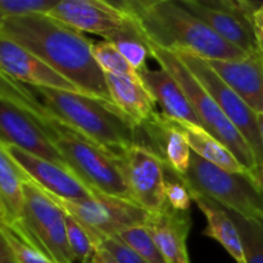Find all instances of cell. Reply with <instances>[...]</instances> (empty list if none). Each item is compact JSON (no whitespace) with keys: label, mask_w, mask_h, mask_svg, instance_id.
Listing matches in <instances>:
<instances>
[{"label":"cell","mask_w":263,"mask_h":263,"mask_svg":"<svg viewBox=\"0 0 263 263\" xmlns=\"http://www.w3.org/2000/svg\"><path fill=\"white\" fill-rule=\"evenodd\" d=\"M0 39L35 54L84 94L112 102L105 73L92 54L94 44L79 31L48 14H32L0 20Z\"/></svg>","instance_id":"obj_1"},{"label":"cell","mask_w":263,"mask_h":263,"mask_svg":"<svg viewBox=\"0 0 263 263\" xmlns=\"http://www.w3.org/2000/svg\"><path fill=\"white\" fill-rule=\"evenodd\" d=\"M136 22L145 41L171 51H186L205 61L247 58L193 14L180 0H123L113 2Z\"/></svg>","instance_id":"obj_2"},{"label":"cell","mask_w":263,"mask_h":263,"mask_svg":"<svg viewBox=\"0 0 263 263\" xmlns=\"http://www.w3.org/2000/svg\"><path fill=\"white\" fill-rule=\"evenodd\" d=\"M39 102L64 125L86 136L120 159L128 148L140 143V127L115 103L79 92L32 87Z\"/></svg>","instance_id":"obj_3"},{"label":"cell","mask_w":263,"mask_h":263,"mask_svg":"<svg viewBox=\"0 0 263 263\" xmlns=\"http://www.w3.org/2000/svg\"><path fill=\"white\" fill-rule=\"evenodd\" d=\"M148 46L152 58L158 62L161 68L170 72L182 87L202 123V127L222 141L247 170L251 172L254 171L258 164L251 145L243 138L240 131L226 117L220 105L211 97L199 80L177 58L174 51L158 48L152 44H148Z\"/></svg>","instance_id":"obj_4"},{"label":"cell","mask_w":263,"mask_h":263,"mask_svg":"<svg viewBox=\"0 0 263 263\" xmlns=\"http://www.w3.org/2000/svg\"><path fill=\"white\" fill-rule=\"evenodd\" d=\"M175 177L189 192L199 193L231 212L263 222V189L253 172L236 174L226 171L192 153L186 175Z\"/></svg>","instance_id":"obj_5"},{"label":"cell","mask_w":263,"mask_h":263,"mask_svg":"<svg viewBox=\"0 0 263 263\" xmlns=\"http://www.w3.org/2000/svg\"><path fill=\"white\" fill-rule=\"evenodd\" d=\"M25 212L20 222L4 226L54 263H74L67 240L66 212L28 177L23 182Z\"/></svg>","instance_id":"obj_6"},{"label":"cell","mask_w":263,"mask_h":263,"mask_svg":"<svg viewBox=\"0 0 263 263\" xmlns=\"http://www.w3.org/2000/svg\"><path fill=\"white\" fill-rule=\"evenodd\" d=\"M48 194L64 212L84 226L97 248L100 247L103 238L116 236L130 228L145 225L151 215L131 200L102 193L82 200H66L50 193Z\"/></svg>","instance_id":"obj_7"},{"label":"cell","mask_w":263,"mask_h":263,"mask_svg":"<svg viewBox=\"0 0 263 263\" xmlns=\"http://www.w3.org/2000/svg\"><path fill=\"white\" fill-rule=\"evenodd\" d=\"M177 58L199 80L211 97L216 100L226 117L240 131L256 156L257 164L263 166V141L259 133L257 115L246 102L211 68L208 62L186 51H174Z\"/></svg>","instance_id":"obj_8"},{"label":"cell","mask_w":263,"mask_h":263,"mask_svg":"<svg viewBox=\"0 0 263 263\" xmlns=\"http://www.w3.org/2000/svg\"><path fill=\"white\" fill-rule=\"evenodd\" d=\"M220 37L251 55L258 51L253 15L262 4L234 0H180Z\"/></svg>","instance_id":"obj_9"},{"label":"cell","mask_w":263,"mask_h":263,"mask_svg":"<svg viewBox=\"0 0 263 263\" xmlns=\"http://www.w3.org/2000/svg\"><path fill=\"white\" fill-rule=\"evenodd\" d=\"M120 164L136 204L149 213H157L166 207V170L153 149L143 143L134 144L121 157Z\"/></svg>","instance_id":"obj_10"},{"label":"cell","mask_w":263,"mask_h":263,"mask_svg":"<svg viewBox=\"0 0 263 263\" xmlns=\"http://www.w3.org/2000/svg\"><path fill=\"white\" fill-rule=\"evenodd\" d=\"M48 15L79 32L102 36L105 41L136 27L127 13L104 0H59Z\"/></svg>","instance_id":"obj_11"},{"label":"cell","mask_w":263,"mask_h":263,"mask_svg":"<svg viewBox=\"0 0 263 263\" xmlns=\"http://www.w3.org/2000/svg\"><path fill=\"white\" fill-rule=\"evenodd\" d=\"M0 143L14 145L26 153L68 170L63 157L35 117L5 98H0Z\"/></svg>","instance_id":"obj_12"},{"label":"cell","mask_w":263,"mask_h":263,"mask_svg":"<svg viewBox=\"0 0 263 263\" xmlns=\"http://www.w3.org/2000/svg\"><path fill=\"white\" fill-rule=\"evenodd\" d=\"M0 148L7 152L33 182L50 194L66 200H82L89 199L98 193L87 187L66 167L26 153L9 144L0 143Z\"/></svg>","instance_id":"obj_13"},{"label":"cell","mask_w":263,"mask_h":263,"mask_svg":"<svg viewBox=\"0 0 263 263\" xmlns=\"http://www.w3.org/2000/svg\"><path fill=\"white\" fill-rule=\"evenodd\" d=\"M0 67L3 73L23 85L84 94L39 57L7 39H0Z\"/></svg>","instance_id":"obj_14"},{"label":"cell","mask_w":263,"mask_h":263,"mask_svg":"<svg viewBox=\"0 0 263 263\" xmlns=\"http://www.w3.org/2000/svg\"><path fill=\"white\" fill-rule=\"evenodd\" d=\"M207 62L256 115H263V58L259 51L239 61Z\"/></svg>","instance_id":"obj_15"},{"label":"cell","mask_w":263,"mask_h":263,"mask_svg":"<svg viewBox=\"0 0 263 263\" xmlns=\"http://www.w3.org/2000/svg\"><path fill=\"white\" fill-rule=\"evenodd\" d=\"M141 134L148 136L149 148L153 149L163 161L164 167L175 176L186 175L192 159L187 139L177 122L158 115L152 122L140 127Z\"/></svg>","instance_id":"obj_16"},{"label":"cell","mask_w":263,"mask_h":263,"mask_svg":"<svg viewBox=\"0 0 263 263\" xmlns=\"http://www.w3.org/2000/svg\"><path fill=\"white\" fill-rule=\"evenodd\" d=\"M145 228L168 263H192L186 240L192 228L190 212H180L167 203L157 213H151Z\"/></svg>","instance_id":"obj_17"},{"label":"cell","mask_w":263,"mask_h":263,"mask_svg":"<svg viewBox=\"0 0 263 263\" xmlns=\"http://www.w3.org/2000/svg\"><path fill=\"white\" fill-rule=\"evenodd\" d=\"M141 81L154 102L159 104L162 115L179 123L202 126L189 98L174 76L166 69H143Z\"/></svg>","instance_id":"obj_18"},{"label":"cell","mask_w":263,"mask_h":263,"mask_svg":"<svg viewBox=\"0 0 263 263\" xmlns=\"http://www.w3.org/2000/svg\"><path fill=\"white\" fill-rule=\"evenodd\" d=\"M112 102L127 115L139 127L152 122L157 113L153 97L141 80L105 73Z\"/></svg>","instance_id":"obj_19"},{"label":"cell","mask_w":263,"mask_h":263,"mask_svg":"<svg viewBox=\"0 0 263 263\" xmlns=\"http://www.w3.org/2000/svg\"><path fill=\"white\" fill-rule=\"evenodd\" d=\"M192 200L204 215L207 229L203 231L205 236L217 240L236 263H246L240 233L231 217L230 212L220 203L199 193L189 192Z\"/></svg>","instance_id":"obj_20"},{"label":"cell","mask_w":263,"mask_h":263,"mask_svg":"<svg viewBox=\"0 0 263 263\" xmlns=\"http://www.w3.org/2000/svg\"><path fill=\"white\" fill-rule=\"evenodd\" d=\"M28 176L0 148V220L2 226L20 222L25 212L23 182Z\"/></svg>","instance_id":"obj_21"},{"label":"cell","mask_w":263,"mask_h":263,"mask_svg":"<svg viewBox=\"0 0 263 263\" xmlns=\"http://www.w3.org/2000/svg\"><path fill=\"white\" fill-rule=\"evenodd\" d=\"M179 125L186 136L192 152L200 158L226 171L236 172V174L251 172L240 163V161L222 141L211 135L202 126L192 125V123H179Z\"/></svg>","instance_id":"obj_22"},{"label":"cell","mask_w":263,"mask_h":263,"mask_svg":"<svg viewBox=\"0 0 263 263\" xmlns=\"http://www.w3.org/2000/svg\"><path fill=\"white\" fill-rule=\"evenodd\" d=\"M92 54H94L95 61L104 73L141 80L140 73L128 63L127 59L117 49V46L110 41H102V43L94 44L92 45Z\"/></svg>","instance_id":"obj_23"},{"label":"cell","mask_w":263,"mask_h":263,"mask_svg":"<svg viewBox=\"0 0 263 263\" xmlns=\"http://www.w3.org/2000/svg\"><path fill=\"white\" fill-rule=\"evenodd\" d=\"M229 212L240 233L246 263H263V223Z\"/></svg>","instance_id":"obj_24"},{"label":"cell","mask_w":263,"mask_h":263,"mask_svg":"<svg viewBox=\"0 0 263 263\" xmlns=\"http://www.w3.org/2000/svg\"><path fill=\"white\" fill-rule=\"evenodd\" d=\"M109 41L117 46L121 54L127 59L128 63L139 73L146 68V59L148 57H151V50H149L148 44L141 35V31L138 25L128 32L121 33Z\"/></svg>","instance_id":"obj_25"},{"label":"cell","mask_w":263,"mask_h":263,"mask_svg":"<svg viewBox=\"0 0 263 263\" xmlns=\"http://www.w3.org/2000/svg\"><path fill=\"white\" fill-rule=\"evenodd\" d=\"M116 236L148 263H168L145 225L130 228L118 233Z\"/></svg>","instance_id":"obj_26"},{"label":"cell","mask_w":263,"mask_h":263,"mask_svg":"<svg viewBox=\"0 0 263 263\" xmlns=\"http://www.w3.org/2000/svg\"><path fill=\"white\" fill-rule=\"evenodd\" d=\"M63 210V208H62ZM67 240L74 262L87 263L94 256L97 247L84 226L66 212Z\"/></svg>","instance_id":"obj_27"},{"label":"cell","mask_w":263,"mask_h":263,"mask_svg":"<svg viewBox=\"0 0 263 263\" xmlns=\"http://www.w3.org/2000/svg\"><path fill=\"white\" fill-rule=\"evenodd\" d=\"M58 2L59 0H0V20L32 14H48Z\"/></svg>","instance_id":"obj_28"},{"label":"cell","mask_w":263,"mask_h":263,"mask_svg":"<svg viewBox=\"0 0 263 263\" xmlns=\"http://www.w3.org/2000/svg\"><path fill=\"white\" fill-rule=\"evenodd\" d=\"M0 229H2V239L7 241L18 263H54L45 254L22 240L9 229L4 228V226H0Z\"/></svg>","instance_id":"obj_29"},{"label":"cell","mask_w":263,"mask_h":263,"mask_svg":"<svg viewBox=\"0 0 263 263\" xmlns=\"http://www.w3.org/2000/svg\"><path fill=\"white\" fill-rule=\"evenodd\" d=\"M164 170H166V167H164ZM166 174L171 175L170 179L166 176V182H164V193H166L167 203L174 210L180 211V212H190L192 197H190L187 187L167 170Z\"/></svg>","instance_id":"obj_30"},{"label":"cell","mask_w":263,"mask_h":263,"mask_svg":"<svg viewBox=\"0 0 263 263\" xmlns=\"http://www.w3.org/2000/svg\"><path fill=\"white\" fill-rule=\"evenodd\" d=\"M100 247L104 248L113 258H116L118 263H148L143 257L134 252L130 247L121 241L117 236L103 238Z\"/></svg>","instance_id":"obj_31"},{"label":"cell","mask_w":263,"mask_h":263,"mask_svg":"<svg viewBox=\"0 0 263 263\" xmlns=\"http://www.w3.org/2000/svg\"><path fill=\"white\" fill-rule=\"evenodd\" d=\"M87 263H118L104 248L99 247Z\"/></svg>","instance_id":"obj_32"},{"label":"cell","mask_w":263,"mask_h":263,"mask_svg":"<svg viewBox=\"0 0 263 263\" xmlns=\"http://www.w3.org/2000/svg\"><path fill=\"white\" fill-rule=\"evenodd\" d=\"M0 263H18L14 253L4 239H2V247H0Z\"/></svg>","instance_id":"obj_33"},{"label":"cell","mask_w":263,"mask_h":263,"mask_svg":"<svg viewBox=\"0 0 263 263\" xmlns=\"http://www.w3.org/2000/svg\"><path fill=\"white\" fill-rule=\"evenodd\" d=\"M253 27L256 35L263 36V4L256 10L253 15Z\"/></svg>","instance_id":"obj_34"},{"label":"cell","mask_w":263,"mask_h":263,"mask_svg":"<svg viewBox=\"0 0 263 263\" xmlns=\"http://www.w3.org/2000/svg\"><path fill=\"white\" fill-rule=\"evenodd\" d=\"M252 172H253V175L256 176V179L258 180L259 185H261L262 189H263V166H258L256 170H254V171H252Z\"/></svg>","instance_id":"obj_35"},{"label":"cell","mask_w":263,"mask_h":263,"mask_svg":"<svg viewBox=\"0 0 263 263\" xmlns=\"http://www.w3.org/2000/svg\"><path fill=\"white\" fill-rule=\"evenodd\" d=\"M257 122H258L259 133H261V138L263 141V115H257Z\"/></svg>","instance_id":"obj_36"}]
</instances>
